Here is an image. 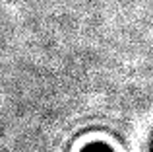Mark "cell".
<instances>
[{
	"label": "cell",
	"instance_id": "cell-2",
	"mask_svg": "<svg viewBox=\"0 0 153 152\" xmlns=\"http://www.w3.org/2000/svg\"><path fill=\"white\" fill-rule=\"evenodd\" d=\"M151 152H153V148H151Z\"/></svg>",
	"mask_w": 153,
	"mask_h": 152
},
{
	"label": "cell",
	"instance_id": "cell-1",
	"mask_svg": "<svg viewBox=\"0 0 153 152\" xmlns=\"http://www.w3.org/2000/svg\"><path fill=\"white\" fill-rule=\"evenodd\" d=\"M83 152H112L108 146H105V144H91V146H87Z\"/></svg>",
	"mask_w": 153,
	"mask_h": 152
}]
</instances>
